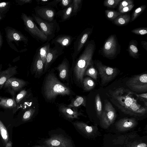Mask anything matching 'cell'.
<instances>
[{"label": "cell", "mask_w": 147, "mask_h": 147, "mask_svg": "<svg viewBox=\"0 0 147 147\" xmlns=\"http://www.w3.org/2000/svg\"><path fill=\"white\" fill-rule=\"evenodd\" d=\"M64 48L58 45L49 48L44 67V74L47 72L56 59L64 53Z\"/></svg>", "instance_id": "cell-15"}, {"label": "cell", "mask_w": 147, "mask_h": 147, "mask_svg": "<svg viewBox=\"0 0 147 147\" xmlns=\"http://www.w3.org/2000/svg\"><path fill=\"white\" fill-rule=\"evenodd\" d=\"M146 7V5H143L136 9L132 13L131 22L135 20L145 9Z\"/></svg>", "instance_id": "cell-38"}, {"label": "cell", "mask_w": 147, "mask_h": 147, "mask_svg": "<svg viewBox=\"0 0 147 147\" xmlns=\"http://www.w3.org/2000/svg\"><path fill=\"white\" fill-rule=\"evenodd\" d=\"M0 135L6 145L8 142L9 136L6 128L0 120Z\"/></svg>", "instance_id": "cell-33"}, {"label": "cell", "mask_w": 147, "mask_h": 147, "mask_svg": "<svg viewBox=\"0 0 147 147\" xmlns=\"http://www.w3.org/2000/svg\"><path fill=\"white\" fill-rule=\"evenodd\" d=\"M95 83L90 77L84 78L82 81V88L86 91H89L93 89L95 86Z\"/></svg>", "instance_id": "cell-29"}, {"label": "cell", "mask_w": 147, "mask_h": 147, "mask_svg": "<svg viewBox=\"0 0 147 147\" xmlns=\"http://www.w3.org/2000/svg\"><path fill=\"white\" fill-rule=\"evenodd\" d=\"M127 87L133 92L144 93L147 91V74L135 75L129 79L126 82Z\"/></svg>", "instance_id": "cell-8"}, {"label": "cell", "mask_w": 147, "mask_h": 147, "mask_svg": "<svg viewBox=\"0 0 147 147\" xmlns=\"http://www.w3.org/2000/svg\"><path fill=\"white\" fill-rule=\"evenodd\" d=\"M92 29L87 28L77 37L74 43V52L72 55V62L74 61L82 49L91 34Z\"/></svg>", "instance_id": "cell-13"}, {"label": "cell", "mask_w": 147, "mask_h": 147, "mask_svg": "<svg viewBox=\"0 0 147 147\" xmlns=\"http://www.w3.org/2000/svg\"><path fill=\"white\" fill-rule=\"evenodd\" d=\"M2 65L0 64V90L3 87L6 81L17 73L18 67L10 65L6 69L2 70Z\"/></svg>", "instance_id": "cell-21"}, {"label": "cell", "mask_w": 147, "mask_h": 147, "mask_svg": "<svg viewBox=\"0 0 147 147\" xmlns=\"http://www.w3.org/2000/svg\"><path fill=\"white\" fill-rule=\"evenodd\" d=\"M134 92L123 88L110 91L109 96L111 101L125 114L136 118L142 117L147 113V108L137 103L133 97Z\"/></svg>", "instance_id": "cell-1"}, {"label": "cell", "mask_w": 147, "mask_h": 147, "mask_svg": "<svg viewBox=\"0 0 147 147\" xmlns=\"http://www.w3.org/2000/svg\"><path fill=\"white\" fill-rule=\"evenodd\" d=\"M130 18L129 15L121 14L114 20L113 22L116 25L119 26H122L127 24L130 21Z\"/></svg>", "instance_id": "cell-30"}, {"label": "cell", "mask_w": 147, "mask_h": 147, "mask_svg": "<svg viewBox=\"0 0 147 147\" xmlns=\"http://www.w3.org/2000/svg\"><path fill=\"white\" fill-rule=\"evenodd\" d=\"M61 0H53L51 2H49L46 5L47 6L53 8H57V4L60 2Z\"/></svg>", "instance_id": "cell-46"}, {"label": "cell", "mask_w": 147, "mask_h": 147, "mask_svg": "<svg viewBox=\"0 0 147 147\" xmlns=\"http://www.w3.org/2000/svg\"><path fill=\"white\" fill-rule=\"evenodd\" d=\"M58 111L62 117L71 122L74 119H79L80 116H85L83 113L78 111V108L70 107L63 103L58 104Z\"/></svg>", "instance_id": "cell-12"}, {"label": "cell", "mask_w": 147, "mask_h": 147, "mask_svg": "<svg viewBox=\"0 0 147 147\" xmlns=\"http://www.w3.org/2000/svg\"><path fill=\"white\" fill-rule=\"evenodd\" d=\"M3 42V36L0 31V49L1 47Z\"/></svg>", "instance_id": "cell-50"}, {"label": "cell", "mask_w": 147, "mask_h": 147, "mask_svg": "<svg viewBox=\"0 0 147 147\" xmlns=\"http://www.w3.org/2000/svg\"><path fill=\"white\" fill-rule=\"evenodd\" d=\"M74 39L72 36L67 34H61L57 36L52 40V45H58L64 49L69 46Z\"/></svg>", "instance_id": "cell-22"}, {"label": "cell", "mask_w": 147, "mask_h": 147, "mask_svg": "<svg viewBox=\"0 0 147 147\" xmlns=\"http://www.w3.org/2000/svg\"><path fill=\"white\" fill-rule=\"evenodd\" d=\"M0 107L4 109H16L15 98H10L0 96Z\"/></svg>", "instance_id": "cell-24"}, {"label": "cell", "mask_w": 147, "mask_h": 147, "mask_svg": "<svg viewBox=\"0 0 147 147\" xmlns=\"http://www.w3.org/2000/svg\"><path fill=\"white\" fill-rule=\"evenodd\" d=\"M97 71L94 67L93 64L88 67L86 70L84 74V76H88L96 80H97Z\"/></svg>", "instance_id": "cell-32"}, {"label": "cell", "mask_w": 147, "mask_h": 147, "mask_svg": "<svg viewBox=\"0 0 147 147\" xmlns=\"http://www.w3.org/2000/svg\"><path fill=\"white\" fill-rule=\"evenodd\" d=\"M129 55L131 57L135 59L138 58L139 54L137 47V43L136 41L132 40L129 43L128 48Z\"/></svg>", "instance_id": "cell-28"}, {"label": "cell", "mask_w": 147, "mask_h": 147, "mask_svg": "<svg viewBox=\"0 0 147 147\" xmlns=\"http://www.w3.org/2000/svg\"><path fill=\"white\" fill-rule=\"evenodd\" d=\"M36 112L34 108H31L26 110L24 113L22 117V121L26 122L33 118Z\"/></svg>", "instance_id": "cell-35"}, {"label": "cell", "mask_w": 147, "mask_h": 147, "mask_svg": "<svg viewBox=\"0 0 147 147\" xmlns=\"http://www.w3.org/2000/svg\"><path fill=\"white\" fill-rule=\"evenodd\" d=\"M122 1V0H106L104 1V5L107 7L115 8Z\"/></svg>", "instance_id": "cell-39"}, {"label": "cell", "mask_w": 147, "mask_h": 147, "mask_svg": "<svg viewBox=\"0 0 147 147\" xmlns=\"http://www.w3.org/2000/svg\"><path fill=\"white\" fill-rule=\"evenodd\" d=\"M96 65L98 71L101 79V84L102 86L108 83L117 75L118 71L115 68L104 65L98 60L96 62Z\"/></svg>", "instance_id": "cell-10"}, {"label": "cell", "mask_w": 147, "mask_h": 147, "mask_svg": "<svg viewBox=\"0 0 147 147\" xmlns=\"http://www.w3.org/2000/svg\"><path fill=\"white\" fill-rule=\"evenodd\" d=\"M133 4L132 0H124L122 1L119 4L118 7L119 11L125 7Z\"/></svg>", "instance_id": "cell-43"}, {"label": "cell", "mask_w": 147, "mask_h": 147, "mask_svg": "<svg viewBox=\"0 0 147 147\" xmlns=\"http://www.w3.org/2000/svg\"><path fill=\"white\" fill-rule=\"evenodd\" d=\"M76 131L84 138L92 139L99 135L97 126L89 125L86 123L79 121L71 122Z\"/></svg>", "instance_id": "cell-9"}, {"label": "cell", "mask_w": 147, "mask_h": 147, "mask_svg": "<svg viewBox=\"0 0 147 147\" xmlns=\"http://www.w3.org/2000/svg\"><path fill=\"white\" fill-rule=\"evenodd\" d=\"M34 9L35 15L42 20L51 22L55 19L56 13L53 8L47 5L37 6Z\"/></svg>", "instance_id": "cell-16"}, {"label": "cell", "mask_w": 147, "mask_h": 147, "mask_svg": "<svg viewBox=\"0 0 147 147\" xmlns=\"http://www.w3.org/2000/svg\"><path fill=\"white\" fill-rule=\"evenodd\" d=\"M146 142L142 138H135L126 143L121 147H147Z\"/></svg>", "instance_id": "cell-26"}, {"label": "cell", "mask_w": 147, "mask_h": 147, "mask_svg": "<svg viewBox=\"0 0 147 147\" xmlns=\"http://www.w3.org/2000/svg\"><path fill=\"white\" fill-rule=\"evenodd\" d=\"M135 95L140 101L143 102L145 107L147 106V93L138 94L135 93Z\"/></svg>", "instance_id": "cell-42"}, {"label": "cell", "mask_w": 147, "mask_h": 147, "mask_svg": "<svg viewBox=\"0 0 147 147\" xmlns=\"http://www.w3.org/2000/svg\"><path fill=\"white\" fill-rule=\"evenodd\" d=\"M72 2V0H61L59 3V5L62 9H63L69 7Z\"/></svg>", "instance_id": "cell-44"}, {"label": "cell", "mask_w": 147, "mask_h": 147, "mask_svg": "<svg viewBox=\"0 0 147 147\" xmlns=\"http://www.w3.org/2000/svg\"><path fill=\"white\" fill-rule=\"evenodd\" d=\"M12 146V143L11 142H8L6 144V147H11Z\"/></svg>", "instance_id": "cell-51"}, {"label": "cell", "mask_w": 147, "mask_h": 147, "mask_svg": "<svg viewBox=\"0 0 147 147\" xmlns=\"http://www.w3.org/2000/svg\"><path fill=\"white\" fill-rule=\"evenodd\" d=\"M82 1V0H72L73 9L72 16H75L76 15L77 13L80 9Z\"/></svg>", "instance_id": "cell-36"}, {"label": "cell", "mask_w": 147, "mask_h": 147, "mask_svg": "<svg viewBox=\"0 0 147 147\" xmlns=\"http://www.w3.org/2000/svg\"><path fill=\"white\" fill-rule=\"evenodd\" d=\"M1 1V0H0V1Z\"/></svg>", "instance_id": "cell-54"}, {"label": "cell", "mask_w": 147, "mask_h": 147, "mask_svg": "<svg viewBox=\"0 0 147 147\" xmlns=\"http://www.w3.org/2000/svg\"><path fill=\"white\" fill-rule=\"evenodd\" d=\"M32 16L34 22L39 26L40 30L46 36L47 41L53 40L60 30L56 20L55 19L52 22H48L42 20L34 14H32Z\"/></svg>", "instance_id": "cell-5"}, {"label": "cell", "mask_w": 147, "mask_h": 147, "mask_svg": "<svg viewBox=\"0 0 147 147\" xmlns=\"http://www.w3.org/2000/svg\"><path fill=\"white\" fill-rule=\"evenodd\" d=\"M21 18L22 20L26 30L34 38L38 41H47L46 36L38 28L33 18L22 13Z\"/></svg>", "instance_id": "cell-6"}, {"label": "cell", "mask_w": 147, "mask_h": 147, "mask_svg": "<svg viewBox=\"0 0 147 147\" xmlns=\"http://www.w3.org/2000/svg\"><path fill=\"white\" fill-rule=\"evenodd\" d=\"M137 119L135 117H125L120 119L115 123L116 129L120 132L129 130L138 124Z\"/></svg>", "instance_id": "cell-17"}, {"label": "cell", "mask_w": 147, "mask_h": 147, "mask_svg": "<svg viewBox=\"0 0 147 147\" xmlns=\"http://www.w3.org/2000/svg\"><path fill=\"white\" fill-rule=\"evenodd\" d=\"M105 15L109 20H114L118 16L122 14L119 11L111 10H106L105 11Z\"/></svg>", "instance_id": "cell-37"}, {"label": "cell", "mask_w": 147, "mask_h": 147, "mask_svg": "<svg viewBox=\"0 0 147 147\" xmlns=\"http://www.w3.org/2000/svg\"><path fill=\"white\" fill-rule=\"evenodd\" d=\"M141 44L142 46L146 50H147V42L146 41H142L141 42Z\"/></svg>", "instance_id": "cell-49"}, {"label": "cell", "mask_w": 147, "mask_h": 147, "mask_svg": "<svg viewBox=\"0 0 147 147\" xmlns=\"http://www.w3.org/2000/svg\"><path fill=\"white\" fill-rule=\"evenodd\" d=\"M117 42L115 37L111 35L105 42L102 48L104 55L108 58L114 57L116 54L117 47Z\"/></svg>", "instance_id": "cell-19"}, {"label": "cell", "mask_w": 147, "mask_h": 147, "mask_svg": "<svg viewBox=\"0 0 147 147\" xmlns=\"http://www.w3.org/2000/svg\"><path fill=\"white\" fill-rule=\"evenodd\" d=\"M52 69L46 74L42 84V92L47 102H54L59 95L72 96L75 93L68 86L61 82Z\"/></svg>", "instance_id": "cell-3"}, {"label": "cell", "mask_w": 147, "mask_h": 147, "mask_svg": "<svg viewBox=\"0 0 147 147\" xmlns=\"http://www.w3.org/2000/svg\"><path fill=\"white\" fill-rule=\"evenodd\" d=\"M44 65L38 52L36 51L31 66L30 71L35 78H39L44 74Z\"/></svg>", "instance_id": "cell-20"}, {"label": "cell", "mask_w": 147, "mask_h": 147, "mask_svg": "<svg viewBox=\"0 0 147 147\" xmlns=\"http://www.w3.org/2000/svg\"><path fill=\"white\" fill-rule=\"evenodd\" d=\"M95 46L94 43L90 41L79 56L72 62L69 75L70 81L72 84L82 88L85 71L89 66L93 64L92 57Z\"/></svg>", "instance_id": "cell-2"}, {"label": "cell", "mask_w": 147, "mask_h": 147, "mask_svg": "<svg viewBox=\"0 0 147 147\" xmlns=\"http://www.w3.org/2000/svg\"><path fill=\"white\" fill-rule=\"evenodd\" d=\"M32 147H49L44 145H34L32 146Z\"/></svg>", "instance_id": "cell-52"}, {"label": "cell", "mask_w": 147, "mask_h": 147, "mask_svg": "<svg viewBox=\"0 0 147 147\" xmlns=\"http://www.w3.org/2000/svg\"><path fill=\"white\" fill-rule=\"evenodd\" d=\"M28 83V82L22 79L12 77L6 81L3 87L6 92L15 98L16 93L23 89Z\"/></svg>", "instance_id": "cell-11"}, {"label": "cell", "mask_w": 147, "mask_h": 147, "mask_svg": "<svg viewBox=\"0 0 147 147\" xmlns=\"http://www.w3.org/2000/svg\"><path fill=\"white\" fill-rule=\"evenodd\" d=\"M54 69L58 72V76L61 80L67 82L69 85L70 82V65L69 61L66 58H65L62 61L57 67Z\"/></svg>", "instance_id": "cell-18"}, {"label": "cell", "mask_w": 147, "mask_h": 147, "mask_svg": "<svg viewBox=\"0 0 147 147\" xmlns=\"http://www.w3.org/2000/svg\"><path fill=\"white\" fill-rule=\"evenodd\" d=\"M73 9L72 2L68 7L60 10L56 13V15L60 18V22H63L69 19L72 16Z\"/></svg>", "instance_id": "cell-23"}, {"label": "cell", "mask_w": 147, "mask_h": 147, "mask_svg": "<svg viewBox=\"0 0 147 147\" xmlns=\"http://www.w3.org/2000/svg\"><path fill=\"white\" fill-rule=\"evenodd\" d=\"M116 116L115 110L112 104L105 100L104 110L100 119L101 127L104 129H107L114 122Z\"/></svg>", "instance_id": "cell-7"}, {"label": "cell", "mask_w": 147, "mask_h": 147, "mask_svg": "<svg viewBox=\"0 0 147 147\" xmlns=\"http://www.w3.org/2000/svg\"><path fill=\"white\" fill-rule=\"evenodd\" d=\"M50 47V43L49 42L47 41L46 43L41 46L37 50L39 53L40 58L45 65L48 50Z\"/></svg>", "instance_id": "cell-27"}, {"label": "cell", "mask_w": 147, "mask_h": 147, "mask_svg": "<svg viewBox=\"0 0 147 147\" xmlns=\"http://www.w3.org/2000/svg\"><path fill=\"white\" fill-rule=\"evenodd\" d=\"M16 2L18 5H22L25 4L31 3L32 0H19L15 1Z\"/></svg>", "instance_id": "cell-47"}, {"label": "cell", "mask_w": 147, "mask_h": 147, "mask_svg": "<svg viewBox=\"0 0 147 147\" xmlns=\"http://www.w3.org/2000/svg\"><path fill=\"white\" fill-rule=\"evenodd\" d=\"M28 91L25 89H23L19 92L15 97L16 105V107L23 101L28 95Z\"/></svg>", "instance_id": "cell-34"}, {"label": "cell", "mask_w": 147, "mask_h": 147, "mask_svg": "<svg viewBox=\"0 0 147 147\" xmlns=\"http://www.w3.org/2000/svg\"><path fill=\"white\" fill-rule=\"evenodd\" d=\"M5 29L6 40L9 45L13 42L15 43L18 47L19 42H22L25 44H28V38L20 32L10 27H7Z\"/></svg>", "instance_id": "cell-14"}, {"label": "cell", "mask_w": 147, "mask_h": 147, "mask_svg": "<svg viewBox=\"0 0 147 147\" xmlns=\"http://www.w3.org/2000/svg\"><path fill=\"white\" fill-rule=\"evenodd\" d=\"M95 106L97 116L100 119L102 110V102L99 94H97L95 97Z\"/></svg>", "instance_id": "cell-31"}, {"label": "cell", "mask_w": 147, "mask_h": 147, "mask_svg": "<svg viewBox=\"0 0 147 147\" xmlns=\"http://www.w3.org/2000/svg\"><path fill=\"white\" fill-rule=\"evenodd\" d=\"M48 135V138L41 139L38 143L49 147H75L72 138L61 128L50 130Z\"/></svg>", "instance_id": "cell-4"}, {"label": "cell", "mask_w": 147, "mask_h": 147, "mask_svg": "<svg viewBox=\"0 0 147 147\" xmlns=\"http://www.w3.org/2000/svg\"><path fill=\"white\" fill-rule=\"evenodd\" d=\"M10 3L9 2H3L0 3V12L4 13L8 10L10 7Z\"/></svg>", "instance_id": "cell-40"}, {"label": "cell", "mask_w": 147, "mask_h": 147, "mask_svg": "<svg viewBox=\"0 0 147 147\" xmlns=\"http://www.w3.org/2000/svg\"><path fill=\"white\" fill-rule=\"evenodd\" d=\"M50 1V0H37L36 1L38 5H46Z\"/></svg>", "instance_id": "cell-48"}, {"label": "cell", "mask_w": 147, "mask_h": 147, "mask_svg": "<svg viewBox=\"0 0 147 147\" xmlns=\"http://www.w3.org/2000/svg\"><path fill=\"white\" fill-rule=\"evenodd\" d=\"M2 19V17L1 15V13L0 12V20H1Z\"/></svg>", "instance_id": "cell-53"}, {"label": "cell", "mask_w": 147, "mask_h": 147, "mask_svg": "<svg viewBox=\"0 0 147 147\" xmlns=\"http://www.w3.org/2000/svg\"><path fill=\"white\" fill-rule=\"evenodd\" d=\"M134 6V4H132L128 6L124 7L119 12L122 14L131 11L133 8Z\"/></svg>", "instance_id": "cell-45"}, {"label": "cell", "mask_w": 147, "mask_h": 147, "mask_svg": "<svg viewBox=\"0 0 147 147\" xmlns=\"http://www.w3.org/2000/svg\"><path fill=\"white\" fill-rule=\"evenodd\" d=\"M86 98L82 96L76 95L71 100V103L67 106L71 108H77L83 106H86Z\"/></svg>", "instance_id": "cell-25"}, {"label": "cell", "mask_w": 147, "mask_h": 147, "mask_svg": "<svg viewBox=\"0 0 147 147\" xmlns=\"http://www.w3.org/2000/svg\"><path fill=\"white\" fill-rule=\"evenodd\" d=\"M131 32L135 34L140 35H145L147 33V28L142 27L134 29Z\"/></svg>", "instance_id": "cell-41"}]
</instances>
